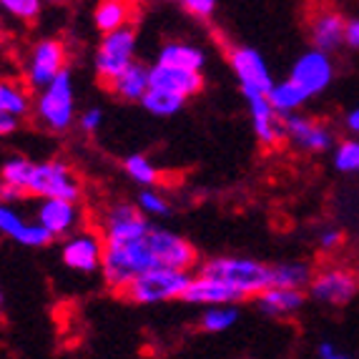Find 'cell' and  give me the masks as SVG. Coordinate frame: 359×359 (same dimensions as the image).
<instances>
[{"label":"cell","instance_id":"d6986e66","mask_svg":"<svg viewBox=\"0 0 359 359\" xmlns=\"http://www.w3.org/2000/svg\"><path fill=\"white\" fill-rule=\"evenodd\" d=\"M184 302L194 306H226V304H236L241 302V297L233 289H229L226 284L216 282L211 276H204V274H194L191 276V284L186 289L184 294Z\"/></svg>","mask_w":359,"mask_h":359},{"label":"cell","instance_id":"5bb4252c","mask_svg":"<svg viewBox=\"0 0 359 359\" xmlns=\"http://www.w3.org/2000/svg\"><path fill=\"white\" fill-rule=\"evenodd\" d=\"M289 81L297 83L306 96H319L330 88L334 81V60L330 53H322L317 48H309L294 60L292 71H289Z\"/></svg>","mask_w":359,"mask_h":359},{"label":"cell","instance_id":"ab89813d","mask_svg":"<svg viewBox=\"0 0 359 359\" xmlns=\"http://www.w3.org/2000/svg\"><path fill=\"white\" fill-rule=\"evenodd\" d=\"M18 128V121H13V118H8V116H3L0 114V138L3 136H11L13 131Z\"/></svg>","mask_w":359,"mask_h":359},{"label":"cell","instance_id":"f1b7e54d","mask_svg":"<svg viewBox=\"0 0 359 359\" xmlns=\"http://www.w3.org/2000/svg\"><path fill=\"white\" fill-rule=\"evenodd\" d=\"M236 322H239V309H236V304L209 306V309L201 311V330L209 332V334H222V332L231 330Z\"/></svg>","mask_w":359,"mask_h":359},{"label":"cell","instance_id":"d6a6232c","mask_svg":"<svg viewBox=\"0 0 359 359\" xmlns=\"http://www.w3.org/2000/svg\"><path fill=\"white\" fill-rule=\"evenodd\" d=\"M0 11H6L11 18L28 23V20H36L38 15H41L43 6L38 0H3V3H0Z\"/></svg>","mask_w":359,"mask_h":359},{"label":"cell","instance_id":"ac0fdd59","mask_svg":"<svg viewBox=\"0 0 359 359\" xmlns=\"http://www.w3.org/2000/svg\"><path fill=\"white\" fill-rule=\"evenodd\" d=\"M0 233L18 241L20 246H30V249H41V246L50 244L48 233L36 222L25 219L23 211H18L13 204H6V201H0Z\"/></svg>","mask_w":359,"mask_h":359},{"label":"cell","instance_id":"7c38bea8","mask_svg":"<svg viewBox=\"0 0 359 359\" xmlns=\"http://www.w3.org/2000/svg\"><path fill=\"white\" fill-rule=\"evenodd\" d=\"M103 252H106V244H103L101 231L81 229V231H76L63 241L60 262L66 264L71 271H78V274H93V271L101 269Z\"/></svg>","mask_w":359,"mask_h":359},{"label":"cell","instance_id":"74e56055","mask_svg":"<svg viewBox=\"0 0 359 359\" xmlns=\"http://www.w3.org/2000/svg\"><path fill=\"white\" fill-rule=\"evenodd\" d=\"M344 43L349 48L359 50V18L347 20V33H344Z\"/></svg>","mask_w":359,"mask_h":359},{"label":"cell","instance_id":"d4e9b609","mask_svg":"<svg viewBox=\"0 0 359 359\" xmlns=\"http://www.w3.org/2000/svg\"><path fill=\"white\" fill-rule=\"evenodd\" d=\"M30 108H33V96L28 93V86L11 78H0V114L20 121L30 114Z\"/></svg>","mask_w":359,"mask_h":359},{"label":"cell","instance_id":"6da1fadb","mask_svg":"<svg viewBox=\"0 0 359 359\" xmlns=\"http://www.w3.org/2000/svg\"><path fill=\"white\" fill-rule=\"evenodd\" d=\"M81 191V179L66 161H30L13 156L0 166V201L6 204L20 196L78 201Z\"/></svg>","mask_w":359,"mask_h":359},{"label":"cell","instance_id":"9c48e42d","mask_svg":"<svg viewBox=\"0 0 359 359\" xmlns=\"http://www.w3.org/2000/svg\"><path fill=\"white\" fill-rule=\"evenodd\" d=\"M66 60L68 48L60 38H41V41L30 48L28 58H25V83L30 88H46L53 83L60 73H66Z\"/></svg>","mask_w":359,"mask_h":359},{"label":"cell","instance_id":"f546056e","mask_svg":"<svg viewBox=\"0 0 359 359\" xmlns=\"http://www.w3.org/2000/svg\"><path fill=\"white\" fill-rule=\"evenodd\" d=\"M184 103L186 101H181V98H176V96H168L163 90L149 88V93L144 96L141 106H144L151 116H156V118H171V116H176L181 108H184Z\"/></svg>","mask_w":359,"mask_h":359},{"label":"cell","instance_id":"d590c367","mask_svg":"<svg viewBox=\"0 0 359 359\" xmlns=\"http://www.w3.org/2000/svg\"><path fill=\"white\" fill-rule=\"evenodd\" d=\"M317 244H319V249H322V252L332 254V252H337L341 244H344V236H341L339 229H324V231L317 236Z\"/></svg>","mask_w":359,"mask_h":359},{"label":"cell","instance_id":"603a6c76","mask_svg":"<svg viewBox=\"0 0 359 359\" xmlns=\"http://www.w3.org/2000/svg\"><path fill=\"white\" fill-rule=\"evenodd\" d=\"M133 18H136V6L126 3V0H101L93 8V25L103 36L123 28H133Z\"/></svg>","mask_w":359,"mask_h":359},{"label":"cell","instance_id":"484cf974","mask_svg":"<svg viewBox=\"0 0 359 359\" xmlns=\"http://www.w3.org/2000/svg\"><path fill=\"white\" fill-rule=\"evenodd\" d=\"M311 276H314V269L306 262H279L271 266V287L304 292Z\"/></svg>","mask_w":359,"mask_h":359},{"label":"cell","instance_id":"4fadbf2b","mask_svg":"<svg viewBox=\"0 0 359 359\" xmlns=\"http://www.w3.org/2000/svg\"><path fill=\"white\" fill-rule=\"evenodd\" d=\"M284 141L292 149L304 151V154H324L334 146V133L319 118H311L304 114H294L282 118Z\"/></svg>","mask_w":359,"mask_h":359},{"label":"cell","instance_id":"8d00e7d4","mask_svg":"<svg viewBox=\"0 0 359 359\" xmlns=\"http://www.w3.org/2000/svg\"><path fill=\"white\" fill-rule=\"evenodd\" d=\"M317 354H319V359H352L349 354L339 352L332 341H322V344L317 347Z\"/></svg>","mask_w":359,"mask_h":359},{"label":"cell","instance_id":"ba28073f","mask_svg":"<svg viewBox=\"0 0 359 359\" xmlns=\"http://www.w3.org/2000/svg\"><path fill=\"white\" fill-rule=\"evenodd\" d=\"M306 292L317 304H349L359 292V274L349 266H341V264H330V266L314 271Z\"/></svg>","mask_w":359,"mask_h":359},{"label":"cell","instance_id":"3957f363","mask_svg":"<svg viewBox=\"0 0 359 359\" xmlns=\"http://www.w3.org/2000/svg\"><path fill=\"white\" fill-rule=\"evenodd\" d=\"M198 274L226 284L241 299H257L271 287V266L249 257H214L201 264Z\"/></svg>","mask_w":359,"mask_h":359},{"label":"cell","instance_id":"ffe728a7","mask_svg":"<svg viewBox=\"0 0 359 359\" xmlns=\"http://www.w3.org/2000/svg\"><path fill=\"white\" fill-rule=\"evenodd\" d=\"M249 103V118H252L254 136L262 146L274 149L284 141V126L282 118L276 116V111L271 108L269 98H252Z\"/></svg>","mask_w":359,"mask_h":359},{"label":"cell","instance_id":"277c9868","mask_svg":"<svg viewBox=\"0 0 359 359\" xmlns=\"http://www.w3.org/2000/svg\"><path fill=\"white\" fill-rule=\"evenodd\" d=\"M33 118L50 133H66L78 121L76 116V86L71 73H60L53 83L36 90L33 96Z\"/></svg>","mask_w":359,"mask_h":359},{"label":"cell","instance_id":"30bf717a","mask_svg":"<svg viewBox=\"0 0 359 359\" xmlns=\"http://www.w3.org/2000/svg\"><path fill=\"white\" fill-rule=\"evenodd\" d=\"M149 241L154 249V257L161 269H179V271H191L198 262V254L194 244L181 233L171 231L166 226H156L151 224L149 229Z\"/></svg>","mask_w":359,"mask_h":359},{"label":"cell","instance_id":"52a82bcc","mask_svg":"<svg viewBox=\"0 0 359 359\" xmlns=\"http://www.w3.org/2000/svg\"><path fill=\"white\" fill-rule=\"evenodd\" d=\"M136 28H123L116 33L101 36L96 55H93V68L96 76L103 83H111L114 78H118L131 63H136Z\"/></svg>","mask_w":359,"mask_h":359},{"label":"cell","instance_id":"5b68a950","mask_svg":"<svg viewBox=\"0 0 359 359\" xmlns=\"http://www.w3.org/2000/svg\"><path fill=\"white\" fill-rule=\"evenodd\" d=\"M191 271H179V269H154L146 274L136 276L126 289L123 297L133 304L141 306H154V304H166V302L184 299L186 289L191 284Z\"/></svg>","mask_w":359,"mask_h":359},{"label":"cell","instance_id":"8fae6325","mask_svg":"<svg viewBox=\"0 0 359 359\" xmlns=\"http://www.w3.org/2000/svg\"><path fill=\"white\" fill-rule=\"evenodd\" d=\"M83 209L78 201H63V198H43L36 206V224L48 233L50 241L73 236L83 229Z\"/></svg>","mask_w":359,"mask_h":359},{"label":"cell","instance_id":"7a4b0ae2","mask_svg":"<svg viewBox=\"0 0 359 359\" xmlns=\"http://www.w3.org/2000/svg\"><path fill=\"white\" fill-rule=\"evenodd\" d=\"M154 269H161V266H158V262L154 257V249H151L149 231L144 236H136V239L106 244L101 274H103V282L114 289V292L121 294L136 276Z\"/></svg>","mask_w":359,"mask_h":359},{"label":"cell","instance_id":"7402d4cb","mask_svg":"<svg viewBox=\"0 0 359 359\" xmlns=\"http://www.w3.org/2000/svg\"><path fill=\"white\" fill-rule=\"evenodd\" d=\"M304 292H294V289H279L269 287L257 297V306L262 314L271 319H287L304 306Z\"/></svg>","mask_w":359,"mask_h":359},{"label":"cell","instance_id":"9a60e30c","mask_svg":"<svg viewBox=\"0 0 359 359\" xmlns=\"http://www.w3.org/2000/svg\"><path fill=\"white\" fill-rule=\"evenodd\" d=\"M149 229H151V222L146 216H141L136 204L118 201V204L106 209L98 231H101L103 241L111 244V241H128V239H136V236H144Z\"/></svg>","mask_w":359,"mask_h":359},{"label":"cell","instance_id":"83f0119b","mask_svg":"<svg viewBox=\"0 0 359 359\" xmlns=\"http://www.w3.org/2000/svg\"><path fill=\"white\" fill-rule=\"evenodd\" d=\"M123 171L131 181H136L141 189H154L158 184V168L151 163L149 156L144 154H131L126 156V161H123Z\"/></svg>","mask_w":359,"mask_h":359},{"label":"cell","instance_id":"cb8c5ba5","mask_svg":"<svg viewBox=\"0 0 359 359\" xmlns=\"http://www.w3.org/2000/svg\"><path fill=\"white\" fill-rule=\"evenodd\" d=\"M149 88H151L149 66L138 63V60L136 63H131V66L121 73L118 78H114V81L108 83V90H111L116 98L128 101V103H141L146 93H149Z\"/></svg>","mask_w":359,"mask_h":359},{"label":"cell","instance_id":"2e32d148","mask_svg":"<svg viewBox=\"0 0 359 359\" xmlns=\"http://www.w3.org/2000/svg\"><path fill=\"white\" fill-rule=\"evenodd\" d=\"M149 81L154 90H163L168 96H176L181 101H189L204 88V76L191 71H181V68H168V66H149Z\"/></svg>","mask_w":359,"mask_h":359},{"label":"cell","instance_id":"1f68e13d","mask_svg":"<svg viewBox=\"0 0 359 359\" xmlns=\"http://www.w3.org/2000/svg\"><path fill=\"white\" fill-rule=\"evenodd\" d=\"M136 209L146 219H163V216L171 214L168 198L156 189H141V194L136 196Z\"/></svg>","mask_w":359,"mask_h":359},{"label":"cell","instance_id":"f35d334b","mask_svg":"<svg viewBox=\"0 0 359 359\" xmlns=\"http://www.w3.org/2000/svg\"><path fill=\"white\" fill-rule=\"evenodd\" d=\"M344 126L354 138H359V106H354L347 116H344Z\"/></svg>","mask_w":359,"mask_h":359},{"label":"cell","instance_id":"8992f818","mask_svg":"<svg viewBox=\"0 0 359 359\" xmlns=\"http://www.w3.org/2000/svg\"><path fill=\"white\" fill-rule=\"evenodd\" d=\"M226 55L231 73L236 76V83L241 88V96L246 101L269 96V90L274 88V76H271V68L266 66V60L257 48H252V46H231Z\"/></svg>","mask_w":359,"mask_h":359},{"label":"cell","instance_id":"e0dca14e","mask_svg":"<svg viewBox=\"0 0 359 359\" xmlns=\"http://www.w3.org/2000/svg\"><path fill=\"white\" fill-rule=\"evenodd\" d=\"M344 33H347V18L334 8H317L309 15L311 48L332 53L344 43Z\"/></svg>","mask_w":359,"mask_h":359},{"label":"cell","instance_id":"836d02e7","mask_svg":"<svg viewBox=\"0 0 359 359\" xmlns=\"http://www.w3.org/2000/svg\"><path fill=\"white\" fill-rule=\"evenodd\" d=\"M181 11L196 20H211L216 13V3L214 0H184V3H181Z\"/></svg>","mask_w":359,"mask_h":359},{"label":"cell","instance_id":"60d3db41","mask_svg":"<svg viewBox=\"0 0 359 359\" xmlns=\"http://www.w3.org/2000/svg\"><path fill=\"white\" fill-rule=\"evenodd\" d=\"M3 304H6V297H3V292H0V311H3Z\"/></svg>","mask_w":359,"mask_h":359},{"label":"cell","instance_id":"4dcf8cb0","mask_svg":"<svg viewBox=\"0 0 359 359\" xmlns=\"http://www.w3.org/2000/svg\"><path fill=\"white\" fill-rule=\"evenodd\" d=\"M332 163L339 174H359V138H344L334 146Z\"/></svg>","mask_w":359,"mask_h":359},{"label":"cell","instance_id":"44dd1931","mask_svg":"<svg viewBox=\"0 0 359 359\" xmlns=\"http://www.w3.org/2000/svg\"><path fill=\"white\" fill-rule=\"evenodd\" d=\"M156 63L168 68H181V71L201 73V68L206 66V50L186 41H168L163 43L158 55H156Z\"/></svg>","mask_w":359,"mask_h":359},{"label":"cell","instance_id":"e575fe53","mask_svg":"<svg viewBox=\"0 0 359 359\" xmlns=\"http://www.w3.org/2000/svg\"><path fill=\"white\" fill-rule=\"evenodd\" d=\"M78 126L83 128L86 133H96L98 128L103 126V111H101L98 106L86 108L83 114L78 116Z\"/></svg>","mask_w":359,"mask_h":359},{"label":"cell","instance_id":"4316f807","mask_svg":"<svg viewBox=\"0 0 359 359\" xmlns=\"http://www.w3.org/2000/svg\"><path fill=\"white\" fill-rule=\"evenodd\" d=\"M266 98H269L271 108L276 111L279 118H287V116L299 114L302 106L309 101V96H306L304 90H302L297 83H292L289 78H284L282 83H274V88L269 90V96Z\"/></svg>","mask_w":359,"mask_h":359}]
</instances>
